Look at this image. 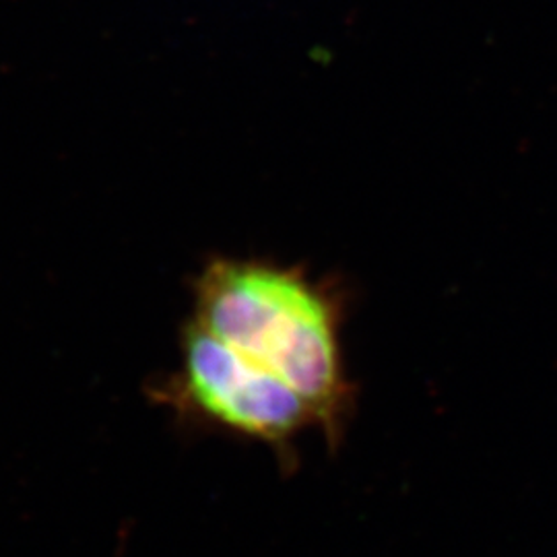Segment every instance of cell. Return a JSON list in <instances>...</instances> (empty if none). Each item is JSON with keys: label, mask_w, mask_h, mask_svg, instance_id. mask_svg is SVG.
I'll use <instances>...</instances> for the list:
<instances>
[{"label": "cell", "mask_w": 557, "mask_h": 557, "mask_svg": "<svg viewBox=\"0 0 557 557\" xmlns=\"http://www.w3.org/2000/svg\"><path fill=\"white\" fill-rule=\"evenodd\" d=\"M193 292V320L294 388L335 444L354 407L337 296L301 269L257 259L211 260Z\"/></svg>", "instance_id": "6da1fadb"}, {"label": "cell", "mask_w": 557, "mask_h": 557, "mask_svg": "<svg viewBox=\"0 0 557 557\" xmlns=\"http://www.w3.org/2000/svg\"><path fill=\"white\" fill-rule=\"evenodd\" d=\"M161 403L223 432L259 440L287 453L319 423L294 388L242 358L195 320L182 333L180 370L161 386Z\"/></svg>", "instance_id": "7a4b0ae2"}]
</instances>
